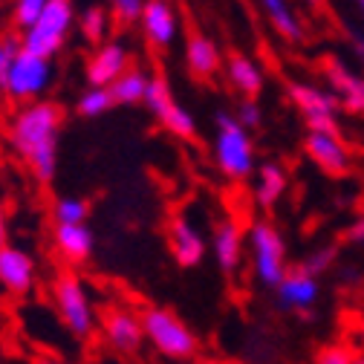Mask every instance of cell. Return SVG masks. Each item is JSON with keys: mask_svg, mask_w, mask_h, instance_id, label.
Instances as JSON below:
<instances>
[{"mask_svg": "<svg viewBox=\"0 0 364 364\" xmlns=\"http://www.w3.org/2000/svg\"><path fill=\"white\" fill-rule=\"evenodd\" d=\"M105 341L122 353V355H136L145 344V330H142V318L133 315L130 309H110L102 321Z\"/></svg>", "mask_w": 364, "mask_h": 364, "instance_id": "cell-13", "label": "cell"}, {"mask_svg": "<svg viewBox=\"0 0 364 364\" xmlns=\"http://www.w3.org/2000/svg\"><path fill=\"white\" fill-rule=\"evenodd\" d=\"M110 107H116V105L110 99L107 87H87L84 93L78 96V102H75V113L81 119H99V116L110 113Z\"/></svg>", "mask_w": 364, "mask_h": 364, "instance_id": "cell-25", "label": "cell"}, {"mask_svg": "<svg viewBox=\"0 0 364 364\" xmlns=\"http://www.w3.org/2000/svg\"><path fill=\"white\" fill-rule=\"evenodd\" d=\"M50 0H12V26H18V32L23 35L47 9Z\"/></svg>", "mask_w": 364, "mask_h": 364, "instance_id": "cell-28", "label": "cell"}, {"mask_svg": "<svg viewBox=\"0 0 364 364\" xmlns=\"http://www.w3.org/2000/svg\"><path fill=\"white\" fill-rule=\"evenodd\" d=\"M148 84H151L148 73L130 67V70H127V73H122V75H119L107 90H110L113 105H124V107H130V105H145Z\"/></svg>", "mask_w": 364, "mask_h": 364, "instance_id": "cell-24", "label": "cell"}, {"mask_svg": "<svg viewBox=\"0 0 364 364\" xmlns=\"http://www.w3.org/2000/svg\"><path fill=\"white\" fill-rule=\"evenodd\" d=\"M225 75H229V84L249 99H255L263 90V70L249 55H232L225 61Z\"/></svg>", "mask_w": 364, "mask_h": 364, "instance_id": "cell-23", "label": "cell"}, {"mask_svg": "<svg viewBox=\"0 0 364 364\" xmlns=\"http://www.w3.org/2000/svg\"><path fill=\"white\" fill-rule=\"evenodd\" d=\"M246 235H249V255H252L255 281L266 289H278V284L287 278V272H289L284 235L269 220L252 223Z\"/></svg>", "mask_w": 364, "mask_h": 364, "instance_id": "cell-4", "label": "cell"}, {"mask_svg": "<svg viewBox=\"0 0 364 364\" xmlns=\"http://www.w3.org/2000/svg\"><path fill=\"white\" fill-rule=\"evenodd\" d=\"M73 23H75L73 0H50L47 9H43V15L21 35L23 38V50L53 61L64 50Z\"/></svg>", "mask_w": 364, "mask_h": 364, "instance_id": "cell-6", "label": "cell"}, {"mask_svg": "<svg viewBox=\"0 0 364 364\" xmlns=\"http://www.w3.org/2000/svg\"><path fill=\"white\" fill-rule=\"evenodd\" d=\"M21 50H23V38H21L18 29L0 32V84H4V78H6V73L12 67V61H15V55Z\"/></svg>", "mask_w": 364, "mask_h": 364, "instance_id": "cell-29", "label": "cell"}, {"mask_svg": "<svg viewBox=\"0 0 364 364\" xmlns=\"http://www.w3.org/2000/svg\"><path fill=\"white\" fill-rule=\"evenodd\" d=\"M55 249L67 263H87L96 249V235L87 223L81 225H55Z\"/></svg>", "mask_w": 364, "mask_h": 364, "instance_id": "cell-19", "label": "cell"}, {"mask_svg": "<svg viewBox=\"0 0 364 364\" xmlns=\"http://www.w3.org/2000/svg\"><path fill=\"white\" fill-rule=\"evenodd\" d=\"M327 81L341 107L364 116V75L353 73L341 61H327Z\"/></svg>", "mask_w": 364, "mask_h": 364, "instance_id": "cell-18", "label": "cell"}, {"mask_svg": "<svg viewBox=\"0 0 364 364\" xmlns=\"http://www.w3.org/2000/svg\"><path fill=\"white\" fill-rule=\"evenodd\" d=\"M186 364H214V361H197V358H194V361H186Z\"/></svg>", "mask_w": 364, "mask_h": 364, "instance_id": "cell-41", "label": "cell"}, {"mask_svg": "<svg viewBox=\"0 0 364 364\" xmlns=\"http://www.w3.org/2000/svg\"><path fill=\"white\" fill-rule=\"evenodd\" d=\"M246 130H252V127H257L260 124V119H263V113H260V105L255 102V99H243L240 105H237V116H235Z\"/></svg>", "mask_w": 364, "mask_h": 364, "instance_id": "cell-32", "label": "cell"}, {"mask_svg": "<svg viewBox=\"0 0 364 364\" xmlns=\"http://www.w3.org/2000/svg\"><path fill=\"white\" fill-rule=\"evenodd\" d=\"M6 237H9V225H6V211L0 205V249L6 246Z\"/></svg>", "mask_w": 364, "mask_h": 364, "instance_id": "cell-35", "label": "cell"}, {"mask_svg": "<svg viewBox=\"0 0 364 364\" xmlns=\"http://www.w3.org/2000/svg\"><path fill=\"white\" fill-rule=\"evenodd\" d=\"M350 364H364V353H358V355H353V361Z\"/></svg>", "mask_w": 364, "mask_h": 364, "instance_id": "cell-39", "label": "cell"}, {"mask_svg": "<svg viewBox=\"0 0 364 364\" xmlns=\"http://www.w3.org/2000/svg\"><path fill=\"white\" fill-rule=\"evenodd\" d=\"M53 304L61 324L75 338H90L96 330V306L84 281L73 272H64L53 281Z\"/></svg>", "mask_w": 364, "mask_h": 364, "instance_id": "cell-5", "label": "cell"}, {"mask_svg": "<svg viewBox=\"0 0 364 364\" xmlns=\"http://www.w3.org/2000/svg\"><path fill=\"white\" fill-rule=\"evenodd\" d=\"M38 284V266L26 249L4 246L0 249V287L12 295H29Z\"/></svg>", "mask_w": 364, "mask_h": 364, "instance_id": "cell-12", "label": "cell"}, {"mask_svg": "<svg viewBox=\"0 0 364 364\" xmlns=\"http://www.w3.org/2000/svg\"><path fill=\"white\" fill-rule=\"evenodd\" d=\"M168 246H171V255L173 260L182 266V269H194L205 260L208 255V243H205V235L203 229L188 220V217H173L171 225H168Z\"/></svg>", "mask_w": 364, "mask_h": 364, "instance_id": "cell-11", "label": "cell"}, {"mask_svg": "<svg viewBox=\"0 0 364 364\" xmlns=\"http://www.w3.org/2000/svg\"><path fill=\"white\" fill-rule=\"evenodd\" d=\"M139 29H142L148 43L165 50L179 35V18L168 0H148L145 9H142V18H139Z\"/></svg>", "mask_w": 364, "mask_h": 364, "instance_id": "cell-16", "label": "cell"}, {"mask_svg": "<svg viewBox=\"0 0 364 364\" xmlns=\"http://www.w3.org/2000/svg\"><path fill=\"white\" fill-rule=\"evenodd\" d=\"M243 246H246V232L235 220H220L211 232V255L214 263L223 275H235V272L243 266Z\"/></svg>", "mask_w": 364, "mask_h": 364, "instance_id": "cell-15", "label": "cell"}, {"mask_svg": "<svg viewBox=\"0 0 364 364\" xmlns=\"http://www.w3.org/2000/svg\"><path fill=\"white\" fill-rule=\"evenodd\" d=\"M355 6L361 9V15H364V0H355Z\"/></svg>", "mask_w": 364, "mask_h": 364, "instance_id": "cell-42", "label": "cell"}, {"mask_svg": "<svg viewBox=\"0 0 364 364\" xmlns=\"http://www.w3.org/2000/svg\"><path fill=\"white\" fill-rule=\"evenodd\" d=\"M353 47H355V53L364 58V32H355V35H353Z\"/></svg>", "mask_w": 364, "mask_h": 364, "instance_id": "cell-36", "label": "cell"}, {"mask_svg": "<svg viewBox=\"0 0 364 364\" xmlns=\"http://www.w3.org/2000/svg\"><path fill=\"white\" fill-rule=\"evenodd\" d=\"M186 64L194 75L200 78H208L220 70V47L203 32H194L188 41H186Z\"/></svg>", "mask_w": 364, "mask_h": 364, "instance_id": "cell-21", "label": "cell"}, {"mask_svg": "<svg viewBox=\"0 0 364 364\" xmlns=\"http://www.w3.org/2000/svg\"><path fill=\"white\" fill-rule=\"evenodd\" d=\"M287 186H289V179H287V171L284 165L278 162H263L257 165L255 171V186H252V197L260 208H275L281 203V197L287 194Z\"/></svg>", "mask_w": 364, "mask_h": 364, "instance_id": "cell-20", "label": "cell"}, {"mask_svg": "<svg viewBox=\"0 0 364 364\" xmlns=\"http://www.w3.org/2000/svg\"><path fill=\"white\" fill-rule=\"evenodd\" d=\"M55 225H81L90 217V205L81 197H58L53 205Z\"/></svg>", "mask_w": 364, "mask_h": 364, "instance_id": "cell-27", "label": "cell"}, {"mask_svg": "<svg viewBox=\"0 0 364 364\" xmlns=\"http://www.w3.org/2000/svg\"><path fill=\"white\" fill-rule=\"evenodd\" d=\"M358 344H361V353H364V324H361V330H358Z\"/></svg>", "mask_w": 364, "mask_h": 364, "instance_id": "cell-40", "label": "cell"}, {"mask_svg": "<svg viewBox=\"0 0 364 364\" xmlns=\"http://www.w3.org/2000/svg\"><path fill=\"white\" fill-rule=\"evenodd\" d=\"M145 107L156 116V122L168 133L179 136V139H194V136H197V119H194V113L188 107H182L173 99L171 87L162 78H151L148 93H145Z\"/></svg>", "mask_w": 364, "mask_h": 364, "instance_id": "cell-8", "label": "cell"}, {"mask_svg": "<svg viewBox=\"0 0 364 364\" xmlns=\"http://www.w3.org/2000/svg\"><path fill=\"white\" fill-rule=\"evenodd\" d=\"M214 165L223 176L229 179H249L257 171L255 162V142L249 130L232 116L217 113V136H214Z\"/></svg>", "mask_w": 364, "mask_h": 364, "instance_id": "cell-3", "label": "cell"}, {"mask_svg": "<svg viewBox=\"0 0 364 364\" xmlns=\"http://www.w3.org/2000/svg\"><path fill=\"white\" fill-rule=\"evenodd\" d=\"M64 113L55 102H32L12 113L6 139L12 151L29 165L32 176L47 186L58 173V136H61Z\"/></svg>", "mask_w": 364, "mask_h": 364, "instance_id": "cell-1", "label": "cell"}, {"mask_svg": "<svg viewBox=\"0 0 364 364\" xmlns=\"http://www.w3.org/2000/svg\"><path fill=\"white\" fill-rule=\"evenodd\" d=\"M130 70V53L122 41H105L93 50L87 61V84L90 87H110L122 73Z\"/></svg>", "mask_w": 364, "mask_h": 364, "instance_id": "cell-14", "label": "cell"}, {"mask_svg": "<svg viewBox=\"0 0 364 364\" xmlns=\"http://www.w3.org/2000/svg\"><path fill=\"white\" fill-rule=\"evenodd\" d=\"M35 364H64V361L61 358H53V355H41Z\"/></svg>", "mask_w": 364, "mask_h": 364, "instance_id": "cell-37", "label": "cell"}, {"mask_svg": "<svg viewBox=\"0 0 364 364\" xmlns=\"http://www.w3.org/2000/svg\"><path fill=\"white\" fill-rule=\"evenodd\" d=\"M333 260H336V249H330V246H327V249H318V252H312V255H309V257L301 263V269H304V272H309L312 278H321L324 272L333 266Z\"/></svg>", "mask_w": 364, "mask_h": 364, "instance_id": "cell-31", "label": "cell"}, {"mask_svg": "<svg viewBox=\"0 0 364 364\" xmlns=\"http://www.w3.org/2000/svg\"><path fill=\"white\" fill-rule=\"evenodd\" d=\"M53 61L50 58H41V55H32L26 50H21L0 84V90L6 93V99H12L18 107L23 105H32V102H41V96L50 90L53 84Z\"/></svg>", "mask_w": 364, "mask_h": 364, "instance_id": "cell-7", "label": "cell"}, {"mask_svg": "<svg viewBox=\"0 0 364 364\" xmlns=\"http://www.w3.org/2000/svg\"><path fill=\"white\" fill-rule=\"evenodd\" d=\"M304 151L312 165H318L330 176H344L350 171V148L344 145L338 130H309L304 139Z\"/></svg>", "mask_w": 364, "mask_h": 364, "instance_id": "cell-10", "label": "cell"}, {"mask_svg": "<svg viewBox=\"0 0 364 364\" xmlns=\"http://www.w3.org/2000/svg\"><path fill=\"white\" fill-rule=\"evenodd\" d=\"M289 99L309 124V130H338V99L333 90H321L315 84L295 81L289 84Z\"/></svg>", "mask_w": 364, "mask_h": 364, "instance_id": "cell-9", "label": "cell"}, {"mask_svg": "<svg viewBox=\"0 0 364 364\" xmlns=\"http://www.w3.org/2000/svg\"><path fill=\"white\" fill-rule=\"evenodd\" d=\"M350 361H353V353H350L347 347H341V344H330V347H324L321 353L315 355L312 364H350Z\"/></svg>", "mask_w": 364, "mask_h": 364, "instance_id": "cell-33", "label": "cell"}, {"mask_svg": "<svg viewBox=\"0 0 364 364\" xmlns=\"http://www.w3.org/2000/svg\"><path fill=\"white\" fill-rule=\"evenodd\" d=\"M145 4H148V0H107L110 15H113L119 23H139Z\"/></svg>", "mask_w": 364, "mask_h": 364, "instance_id": "cell-30", "label": "cell"}, {"mask_svg": "<svg viewBox=\"0 0 364 364\" xmlns=\"http://www.w3.org/2000/svg\"><path fill=\"white\" fill-rule=\"evenodd\" d=\"M78 26H81V35L93 43H105V35H107V26H110V9L102 6V4H93L87 6L78 18Z\"/></svg>", "mask_w": 364, "mask_h": 364, "instance_id": "cell-26", "label": "cell"}, {"mask_svg": "<svg viewBox=\"0 0 364 364\" xmlns=\"http://www.w3.org/2000/svg\"><path fill=\"white\" fill-rule=\"evenodd\" d=\"M142 330H145V341L168 361L186 364L197 358L200 341L194 336V330L182 321V318L165 306H151L142 315Z\"/></svg>", "mask_w": 364, "mask_h": 364, "instance_id": "cell-2", "label": "cell"}, {"mask_svg": "<svg viewBox=\"0 0 364 364\" xmlns=\"http://www.w3.org/2000/svg\"><path fill=\"white\" fill-rule=\"evenodd\" d=\"M347 240H353V243H364V214H361V217H355V220L350 223V229H347Z\"/></svg>", "mask_w": 364, "mask_h": 364, "instance_id": "cell-34", "label": "cell"}, {"mask_svg": "<svg viewBox=\"0 0 364 364\" xmlns=\"http://www.w3.org/2000/svg\"><path fill=\"white\" fill-rule=\"evenodd\" d=\"M260 12L266 15V21L272 23L281 38L298 43L304 38V26H301V18L295 15V9L289 6V0H257Z\"/></svg>", "mask_w": 364, "mask_h": 364, "instance_id": "cell-22", "label": "cell"}, {"mask_svg": "<svg viewBox=\"0 0 364 364\" xmlns=\"http://www.w3.org/2000/svg\"><path fill=\"white\" fill-rule=\"evenodd\" d=\"M278 295V304L284 309H295V312H309L318 301V295H321V281L312 278L309 272H304L301 266L298 269H289L287 278L278 284L275 289Z\"/></svg>", "mask_w": 364, "mask_h": 364, "instance_id": "cell-17", "label": "cell"}, {"mask_svg": "<svg viewBox=\"0 0 364 364\" xmlns=\"http://www.w3.org/2000/svg\"><path fill=\"white\" fill-rule=\"evenodd\" d=\"M304 4L312 6V9H318V6H321V0H304Z\"/></svg>", "mask_w": 364, "mask_h": 364, "instance_id": "cell-38", "label": "cell"}]
</instances>
